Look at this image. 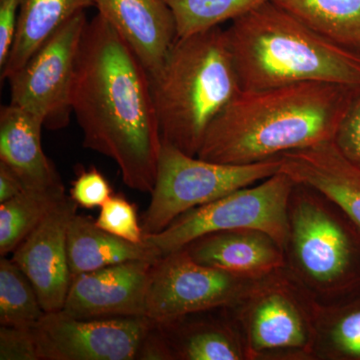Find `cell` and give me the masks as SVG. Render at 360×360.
<instances>
[{
    "label": "cell",
    "instance_id": "cell-14",
    "mask_svg": "<svg viewBox=\"0 0 360 360\" xmlns=\"http://www.w3.org/2000/svg\"><path fill=\"white\" fill-rule=\"evenodd\" d=\"M96 7L148 73L160 68L179 39L174 14L165 0H96Z\"/></svg>",
    "mask_w": 360,
    "mask_h": 360
},
{
    "label": "cell",
    "instance_id": "cell-6",
    "mask_svg": "<svg viewBox=\"0 0 360 360\" xmlns=\"http://www.w3.org/2000/svg\"><path fill=\"white\" fill-rule=\"evenodd\" d=\"M319 304L283 269L231 307L250 360H314Z\"/></svg>",
    "mask_w": 360,
    "mask_h": 360
},
{
    "label": "cell",
    "instance_id": "cell-10",
    "mask_svg": "<svg viewBox=\"0 0 360 360\" xmlns=\"http://www.w3.org/2000/svg\"><path fill=\"white\" fill-rule=\"evenodd\" d=\"M80 11L49 37L9 78L11 103L44 120L45 129H65L72 112L73 82L89 20Z\"/></svg>",
    "mask_w": 360,
    "mask_h": 360
},
{
    "label": "cell",
    "instance_id": "cell-32",
    "mask_svg": "<svg viewBox=\"0 0 360 360\" xmlns=\"http://www.w3.org/2000/svg\"><path fill=\"white\" fill-rule=\"evenodd\" d=\"M25 189V184L11 167L0 161V203L15 198Z\"/></svg>",
    "mask_w": 360,
    "mask_h": 360
},
{
    "label": "cell",
    "instance_id": "cell-21",
    "mask_svg": "<svg viewBox=\"0 0 360 360\" xmlns=\"http://www.w3.org/2000/svg\"><path fill=\"white\" fill-rule=\"evenodd\" d=\"M333 44L360 53V0H271Z\"/></svg>",
    "mask_w": 360,
    "mask_h": 360
},
{
    "label": "cell",
    "instance_id": "cell-7",
    "mask_svg": "<svg viewBox=\"0 0 360 360\" xmlns=\"http://www.w3.org/2000/svg\"><path fill=\"white\" fill-rule=\"evenodd\" d=\"M281 167L278 158L252 165H225L162 143L150 203L142 217L144 236L165 231L184 212L257 184Z\"/></svg>",
    "mask_w": 360,
    "mask_h": 360
},
{
    "label": "cell",
    "instance_id": "cell-30",
    "mask_svg": "<svg viewBox=\"0 0 360 360\" xmlns=\"http://www.w3.org/2000/svg\"><path fill=\"white\" fill-rule=\"evenodd\" d=\"M21 0H0V68L6 65L13 47Z\"/></svg>",
    "mask_w": 360,
    "mask_h": 360
},
{
    "label": "cell",
    "instance_id": "cell-8",
    "mask_svg": "<svg viewBox=\"0 0 360 360\" xmlns=\"http://www.w3.org/2000/svg\"><path fill=\"white\" fill-rule=\"evenodd\" d=\"M295 182L279 172L253 186L179 215L165 231L144 236L165 255L212 232L257 229L283 248L288 231V202Z\"/></svg>",
    "mask_w": 360,
    "mask_h": 360
},
{
    "label": "cell",
    "instance_id": "cell-9",
    "mask_svg": "<svg viewBox=\"0 0 360 360\" xmlns=\"http://www.w3.org/2000/svg\"><path fill=\"white\" fill-rule=\"evenodd\" d=\"M264 277L253 278L205 266L181 248L153 265L146 317L167 324L196 312L236 307Z\"/></svg>",
    "mask_w": 360,
    "mask_h": 360
},
{
    "label": "cell",
    "instance_id": "cell-2",
    "mask_svg": "<svg viewBox=\"0 0 360 360\" xmlns=\"http://www.w3.org/2000/svg\"><path fill=\"white\" fill-rule=\"evenodd\" d=\"M359 85L310 82L240 90L206 130L198 158L252 165L333 141Z\"/></svg>",
    "mask_w": 360,
    "mask_h": 360
},
{
    "label": "cell",
    "instance_id": "cell-31",
    "mask_svg": "<svg viewBox=\"0 0 360 360\" xmlns=\"http://www.w3.org/2000/svg\"><path fill=\"white\" fill-rule=\"evenodd\" d=\"M136 359L174 360L167 335L155 322L142 341Z\"/></svg>",
    "mask_w": 360,
    "mask_h": 360
},
{
    "label": "cell",
    "instance_id": "cell-22",
    "mask_svg": "<svg viewBox=\"0 0 360 360\" xmlns=\"http://www.w3.org/2000/svg\"><path fill=\"white\" fill-rule=\"evenodd\" d=\"M314 360H360V291L319 304Z\"/></svg>",
    "mask_w": 360,
    "mask_h": 360
},
{
    "label": "cell",
    "instance_id": "cell-17",
    "mask_svg": "<svg viewBox=\"0 0 360 360\" xmlns=\"http://www.w3.org/2000/svg\"><path fill=\"white\" fill-rule=\"evenodd\" d=\"M158 326L174 360H250L231 307L196 312Z\"/></svg>",
    "mask_w": 360,
    "mask_h": 360
},
{
    "label": "cell",
    "instance_id": "cell-27",
    "mask_svg": "<svg viewBox=\"0 0 360 360\" xmlns=\"http://www.w3.org/2000/svg\"><path fill=\"white\" fill-rule=\"evenodd\" d=\"M111 196L110 182L94 167L78 172L70 189V198L85 208L101 207Z\"/></svg>",
    "mask_w": 360,
    "mask_h": 360
},
{
    "label": "cell",
    "instance_id": "cell-1",
    "mask_svg": "<svg viewBox=\"0 0 360 360\" xmlns=\"http://www.w3.org/2000/svg\"><path fill=\"white\" fill-rule=\"evenodd\" d=\"M71 103L84 148L115 161L129 188L151 193L162 141L148 72L98 13L82 37Z\"/></svg>",
    "mask_w": 360,
    "mask_h": 360
},
{
    "label": "cell",
    "instance_id": "cell-23",
    "mask_svg": "<svg viewBox=\"0 0 360 360\" xmlns=\"http://www.w3.org/2000/svg\"><path fill=\"white\" fill-rule=\"evenodd\" d=\"M65 196V187L25 188L15 198L0 203V255L4 257L15 250Z\"/></svg>",
    "mask_w": 360,
    "mask_h": 360
},
{
    "label": "cell",
    "instance_id": "cell-11",
    "mask_svg": "<svg viewBox=\"0 0 360 360\" xmlns=\"http://www.w3.org/2000/svg\"><path fill=\"white\" fill-rule=\"evenodd\" d=\"M155 322L148 317L75 319L45 312L33 326L39 360H134Z\"/></svg>",
    "mask_w": 360,
    "mask_h": 360
},
{
    "label": "cell",
    "instance_id": "cell-13",
    "mask_svg": "<svg viewBox=\"0 0 360 360\" xmlns=\"http://www.w3.org/2000/svg\"><path fill=\"white\" fill-rule=\"evenodd\" d=\"M153 264L131 260L72 276L63 311L82 319L146 316Z\"/></svg>",
    "mask_w": 360,
    "mask_h": 360
},
{
    "label": "cell",
    "instance_id": "cell-20",
    "mask_svg": "<svg viewBox=\"0 0 360 360\" xmlns=\"http://www.w3.org/2000/svg\"><path fill=\"white\" fill-rule=\"evenodd\" d=\"M96 6V0H21L18 30L1 80H8L71 18Z\"/></svg>",
    "mask_w": 360,
    "mask_h": 360
},
{
    "label": "cell",
    "instance_id": "cell-29",
    "mask_svg": "<svg viewBox=\"0 0 360 360\" xmlns=\"http://www.w3.org/2000/svg\"><path fill=\"white\" fill-rule=\"evenodd\" d=\"M333 141L341 155L360 168V92L341 120Z\"/></svg>",
    "mask_w": 360,
    "mask_h": 360
},
{
    "label": "cell",
    "instance_id": "cell-4",
    "mask_svg": "<svg viewBox=\"0 0 360 360\" xmlns=\"http://www.w3.org/2000/svg\"><path fill=\"white\" fill-rule=\"evenodd\" d=\"M162 143L198 155L212 120L240 91L225 30L179 37L148 73Z\"/></svg>",
    "mask_w": 360,
    "mask_h": 360
},
{
    "label": "cell",
    "instance_id": "cell-28",
    "mask_svg": "<svg viewBox=\"0 0 360 360\" xmlns=\"http://www.w3.org/2000/svg\"><path fill=\"white\" fill-rule=\"evenodd\" d=\"M0 359L39 360L33 328L0 326Z\"/></svg>",
    "mask_w": 360,
    "mask_h": 360
},
{
    "label": "cell",
    "instance_id": "cell-12",
    "mask_svg": "<svg viewBox=\"0 0 360 360\" xmlns=\"http://www.w3.org/2000/svg\"><path fill=\"white\" fill-rule=\"evenodd\" d=\"M77 207L66 195L13 251L14 264L34 286L45 312L60 311L65 307L72 278L68 232Z\"/></svg>",
    "mask_w": 360,
    "mask_h": 360
},
{
    "label": "cell",
    "instance_id": "cell-5",
    "mask_svg": "<svg viewBox=\"0 0 360 360\" xmlns=\"http://www.w3.org/2000/svg\"><path fill=\"white\" fill-rule=\"evenodd\" d=\"M283 270L321 305L360 291V229L338 203L296 184L288 202Z\"/></svg>",
    "mask_w": 360,
    "mask_h": 360
},
{
    "label": "cell",
    "instance_id": "cell-16",
    "mask_svg": "<svg viewBox=\"0 0 360 360\" xmlns=\"http://www.w3.org/2000/svg\"><path fill=\"white\" fill-rule=\"evenodd\" d=\"M278 158L281 172L326 194L360 229V168L341 155L333 141L288 151Z\"/></svg>",
    "mask_w": 360,
    "mask_h": 360
},
{
    "label": "cell",
    "instance_id": "cell-24",
    "mask_svg": "<svg viewBox=\"0 0 360 360\" xmlns=\"http://www.w3.org/2000/svg\"><path fill=\"white\" fill-rule=\"evenodd\" d=\"M45 314L28 277L13 259L0 260V326L33 328Z\"/></svg>",
    "mask_w": 360,
    "mask_h": 360
},
{
    "label": "cell",
    "instance_id": "cell-15",
    "mask_svg": "<svg viewBox=\"0 0 360 360\" xmlns=\"http://www.w3.org/2000/svg\"><path fill=\"white\" fill-rule=\"evenodd\" d=\"M184 250L198 264L253 278L269 276L284 266L281 245L257 229L212 232L194 239Z\"/></svg>",
    "mask_w": 360,
    "mask_h": 360
},
{
    "label": "cell",
    "instance_id": "cell-19",
    "mask_svg": "<svg viewBox=\"0 0 360 360\" xmlns=\"http://www.w3.org/2000/svg\"><path fill=\"white\" fill-rule=\"evenodd\" d=\"M68 255L72 276L131 260L155 264L163 257L148 241L135 243L118 238L97 226L89 217L78 214L68 227Z\"/></svg>",
    "mask_w": 360,
    "mask_h": 360
},
{
    "label": "cell",
    "instance_id": "cell-3",
    "mask_svg": "<svg viewBox=\"0 0 360 360\" xmlns=\"http://www.w3.org/2000/svg\"><path fill=\"white\" fill-rule=\"evenodd\" d=\"M226 32L241 90L323 82L360 86V53L333 44L270 1Z\"/></svg>",
    "mask_w": 360,
    "mask_h": 360
},
{
    "label": "cell",
    "instance_id": "cell-18",
    "mask_svg": "<svg viewBox=\"0 0 360 360\" xmlns=\"http://www.w3.org/2000/svg\"><path fill=\"white\" fill-rule=\"evenodd\" d=\"M44 120L9 103L0 110V161L11 168L25 188L65 187L41 146Z\"/></svg>",
    "mask_w": 360,
    "mask_h": 360
},
{
    "label": "cell",
    "instance_id": "cell-26",
    "mask_svg": "<svg viewBox=\"0 0 360 360\" xmlns=\"http://www.w3.org/2000/svg\"><path fill=\"white\" fill-rule=\"evenodd\" d=\"M96 224L103 231L131 243H141L144 241L143 231L139 224L134 205L120 194L111 196L101 206Z\"/></svg>",
    "mask_w": 360,
    "mask_h": 360
},
{
    "label": "cell",
    "instance_id": "cell-25",
    "mask_svg": "<svg viewBox=\"0 0 360 360\" xmlns=\"http://www.w3.org/2000/svg\"><path fill=\"white\" fill-rule=\"evenodd\" d=\"M174 14L179 37L219 27L270 0H165Z\"/></svg>",
    "mask_w": 360,
    "mask_h": 360
}]
</instances>
